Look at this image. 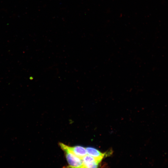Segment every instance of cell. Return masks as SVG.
<instances>
[{
	"mask_svg": "<svg viewBox=\"0 0 168 168\" xmlns=\"http://www.w3.org/2000/svg\"><path fill=\"white\" fill-rule=\"evenodd\" d=\"M62 150L64 151L68 167L83 168L82 159L76 156L67 149L64 148Z\"/></svg>",
	"mask_w": 168,
	"mask_h": 168,
	"instance_id": "cell-1",
	"label": "cell"
},
{
	"mask_svg": "<svg viewBox=\"0 0 168 168\" xmlns=\"http://www.w3.org/2000/svg\"><path fill=\"white\" fill-rule=\"evenodd\" d=\"M59 144L62 149L64 148L67 149L81 159L87 154L86 148L82 146H77L70 147L62 143H60Z\"/></svg>",
	"mask_w": 168,
	"mask_h": 168,
	"instance_id": "cell-2",
	"label": "cell"
},
{
	"mask_svg": "<svg viewBox=\"0 0 168 168\" xmlns=\"http://www.w3.org/2000/svg\"><path fill=\"white\" fill-rule=\"evenodd\" d=\"M83 168H96L101 161L90 155H86L82 158Z\"/></svg>",
	"mask_w": 168,
	"mask_h": 168,
	"instance_id": "cell-3",
	"label": "cell"
},
{
	"mask_svg": "<svg viewBox=\"0 0 168 168\" xmlns=\"http://www.w3.org/2000/svg\"><path fill=\"white\" fill-rule=\"evenodd\" d=\"M87 154L101 161L102 158L105 156V153H103L97 149L91 147L86 148Z\"/></svg>",
	"mask_w": 168,
	"mask_h": 168,
	"instance_id": "cell-4",
	"label": "cell"
}]
</instances>
